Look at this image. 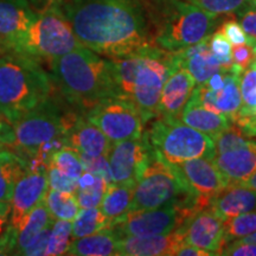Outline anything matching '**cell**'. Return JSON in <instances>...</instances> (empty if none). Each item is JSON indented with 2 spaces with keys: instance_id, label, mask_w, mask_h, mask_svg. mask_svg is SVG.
Masks as SVG:
<instances>
[{
  "instance_id": "1",
  "label": "cell",
  "mask_w": 256,
  "mask_h": 256,
  "mask_svg": "<svg viewBox=\"0 0 256 256\" xmlns=\"http://www.w3.org/2000/svg\"><path fill=\"white\" fill-rule=\"evenodd\" d=\"M60 10L83 46L118 58L154 46L142 0H64Z\"/></svg>"
},
{
  "instance_id": "2",
  "label": "cell",
  "mask_w": 256,
  "mask_h": 256,
  "mask_svg": "<svg viewBox=\"0 0 256 256\" xmlns=\"http://www.w3.org/2000/svg\"><path fill=\"white\" fill-rule=\"evenodd\" d=\"M51 80L63 98L82 114L98 102L121 98L112 58L80 46L50 62Z\"/></svg>"
},
{
  "instance_id": "3",
  "label": "cell",
  "mask_w": 256,
  "mask_h": 256,
  "mask_svg": "<svg viewBox=\"0 0 256 256\" xmlns=\"http://www.w3.org/2000/svg\"><path fill=\"white\" fill-rule=\"evenodd\" d=\"M112 60L121 98L134 102L145 124L156 119L162 86L178 68L174 52L150 46L132 55Z\"/></svg>"
},
{
  "instance_id": "4",
  "label": "cell",
  "mask_w": 256,
  "mask_h": 256,
  "mask_svg": "<svg viewBox=\"0 0 256 256\" xmlns=\"http://www.w3.org/2000/svg\"><path fill=\"white\" fill-rule=\"evenodd\" d=\"M144 4L153 43L168 51L185 49L210 37L218 22L217 14L185 0H146Z\"/></svg>"
},
{
  "instance_id": "5",
  "label": "cell",
  "mask_w": 256,
  "mask_h": 256,
  "mask_svg": "<svg viewBox=\"0 0 256 256\" xmlns=\"http://www.w3.org/2000/svg\"><path fill=\"white\" fill-rule=\"evenodd\" d=\"M52 80L40 60L8 52L0 57V114L14 122L51 98Z\"/></svg>"
},
{
  "instance_id": "6",
  "label": "cell",
  "mask_w": 256,
  "mask_h": 256,
  "mask_svg": "<svg viewBox=\"0 0 256 256\" xmlns=\"http://www.w3.org/2000/svg\"><path fill=\"white\" fill-rule=\"evenodd\" d=\"M174 206L194 215L202 210L198 198L177 164L153 153L134 188L130 211L151 210Z\"/></svg>"
},
{
  "instance_id": "7",
  "label": "cell",
  "mask_w": 256,
  "mask_h": 256,
  "mask_svg": "<svg viewBox=\"0 0 256 256\" xmlns=\"http://www.w3.org/2000/svg\"><path fill=\"white\" fill-rule=\"evenodd\" d=\"M80 46L82 44L74 34L72 25L58 6H55L38 12L28 30L12 40L5 50L51 62Z\"/></svg>"
},
{
  "instance_id": "8",
  "label": "cell",
  "mask_w": 256,
  "mask_h": 256,
  "mask_svg": "<svg viewBox=\"0 0 256 256\" xmlns=\"http://www.w3.org/2000/svg\"><path fill=\"white\" fill-rule=\"evenodd\" d=\"M78 115L64 113L56 101L48 98L11 122V146L20 151L22 156H34L44 144L66 136Z\"/></svg>"
},
{
  "instance_id": "9",
  "label": "cell",
  "mask_w": 256,
  "mask_h": 256,
  "mask_svg": "<svg viewBox=\"0 0 256 256\" xmlns=\"http://www.w3.org/2000/svg\"><path fill=\"white\" fill-rule=\"evenodd\" d=\"M156 119L146 136L152 148L166 162L179 164L194 158H215V142L209 136L178 119Z\"/></svg>"
},
{
  "instance_id": "10",
  "label": "cell",
  "mask_w": 256,
  "mask_h": 256,
  "mask_svg": "<svg viewBox=\"0 0 256 256\" xmlns=\"http://www.w3.org/2000/svg\"><path fill=\"white\" fill-rule=\"evenodd\" d=\"M83 116L100 128L112 142L136 139L144 134V124L139 110L126 98H110L98 102Z\"/></svg>"
},
{
  "instance_id": "11",
  "label": "cell",
  "mask_w": 256,
  "mask_h": 256,
  "mask_svg": "<svg viewBox=\"0 0 256 256\" xmlns=\"http://www.w3.org/2000/svg\"><path fill=\"white\" fill-rule=\"evenodd\" d=\"M191 216L188 211L174 206L151 210L128 211L122 218L114 224L112 229L118 234L119 238L162 235L174 232Z\"/></svg>"
},
{
  "instance_id": "12",
  "label": "cell",
  "mask_w": 256,
  "mask_h": 256,
  "mask_svg": "<svg viewBox=\"0 0 256 256\" xmlns=\"http://www.w3.org/2000/svg\"><path fill=\"white\" fill-rule=\"evenodd\" d=\"M152 153L153 148L147 139L146 132L136 139L114 142L107 156L112 183L133 182L136 184Z\"/></svg>"
},
{
  "instance_id": "13",
  "label": "cell",
  "mask_w": 256,
  "mask_h": 256,
  "mask_svg": "<svg viewBox=\"0 0 256 256\" xmlns=\"http://www.w3.org/2000/svg\"><path fill=\"white\" fill-rule=\"evenodd\" d=\"M244 69L232 63L226 70L224 84L220 88L211 89L206 83L196 84L190 100L200 104L206 110L226 115L234 124L241 110V92L240 80Z\"/></svg>"
},
{
  "instance_id": "14",
  "label": "cell",
  "mask_w": 256,
  "mask_h": 256,
  "mask_svg": "<svg viewBox=\"0 0 256 256\" xmlns=\"http://www.w3.org/2000/svg\"><path fill=\"white\" fill-rule=\"evenodd\" d=\"M177 166L196 194L200 209L209 208L212 198L229 185L214 159L194 158L179 162Z\"/></svg>"
},
{
  "instance_id": "15",
  "label": "cell",
  "mask_w": 256,
  "mask_h": 256,
  "mask_svg": "<svg viewBox=\"0 0 256 256\" xmlns=\"http://www.w3.org/2000/svg\"><path fill=\"white\" fill-rule=\"evenodd\" d=\"M49 184L46 170L28 168L16 182L11 200H10V223L8 226L16 229L22 220L43 202Z\"/></svg>"
},
{
  "instance_id": "16",
  "label": "cell",
  "mask_w": 256,
  "mask_h": 256,
  "mask_svg": "<svg viewBox=\"0 0 256 256\" xmlns=\"http://www.w3.org/2000/svg\"><path fill=\"white\" fill-rule=\"evenodd\" d=\"M188 244L220 255L224 247V220L211 208L202 209L183 223Z\"/></svg>"
},
{
  "instance_id": "17",
  "label": "cell",
  "mask_w": 256,
  "mask_h": 256,
  "mask_svg": "<svg viewBox=\"0 0 256 256\" xmlns=\"http://www.w3.org/2000/svg\"><path fill=\"white\" fill-rule=\"evenodd\" d=\"M194 87L196 81L186 70L177 68L172 72L162 86L156 118L179 120Z\"/></svg>"
},
{
  "instance_id": "18",
  "label": "cell",
  "mask_w": 256,
  "mask_h": 256,
  "mask_svg": "<svg viewBox=\"0 0 256 256\" xmlns=\"http://www.w3.org/2000/svg\"><path fill=\"white\" fill-rule=\"evenodd\" d=\"M185 243L183 224L168 234L150 236H124L119 241V255L122 256H162L174 255Z\"/></svg>"
},
{
  "instance_id": "19",
  "label": "cell",
  "mask_w": 256,
  "mask_h": 256,
  "mask_svg": "<svg viewBox=\"0 0 256 256\" xmlns=\"http://www.w3.org/2000/svg\"><path fill=\"white\" fill-rule=\"evenodd\" d=\"M66 146L72 147L78 154L83 156H108L113 142L104 136V132L86 119L78 115L74 124L66 132Z\"/></svg>"
},
{
  "instance_id": "20",
  "label": "cell",
  "mask_w": 256,
  "mask_h": 256,
  "mask_svg": "<svg viewBox=\"0 0 256 256\" xmlns=\"http://www.w3.org/2000/svg\"><path fill=\"white\" fill-rule=\"evenodd\" d=\"M172 52L178 68L186 70L194 78L196 84L206 83L214 74L222 69L218 60L211 52L209 37L194 46Z\"/></svg>"
},
{
  "instance_id": "21",
  "label": "cell",
  "mask_w": 256,
  "mask_h": 256,
  "mask_svg": "<svg viewBox=\"0 0 256 256\" xmlns=\"http://www.w3.org/2000/svg\"><path fill=\"white\" fill-rule=\"evenodd\" d=\"M28 0H0V46H6L24 34L37 17Z\"/></svg>"
},
{
  "instance_id": "22",
  "label": "cell",
  "mask_w": 256,
  "mask_h": 256,
  "mask_svg": "<svg viewBox=\"0 0 256 256\" xmlns=\"http://www.w3.org/2000/svg\"><path fill=\"white\" fill-rule=\"evenodd\" d=\"M214 160L229 184L242 183L256 172V142L250 139L238 148L216 154Z\"/></svg>"
},
{
  "instance_id": "23",
  "label": "cell",
  "mask_w": 256,
  "mask_h": 256,
  "mask_svg": "<svg viewBox=\"0 0 256 256\" xmlns=\"http://www.w3.org/2000/svg\"><path fill=\"white\" fill-rule=\"evenodd\" d=\"M223 220L256 210V191L240 183L226 185L211 200L210 206Z\"/></svg>"
},
{
  "instance_id": "24",
  "label": "cell",
  "mask_w": 256,
  "mask_h": 256,
  "mask_svg": "<svg viewBox=\"0 0 256 256\" xmlns=\"http://www.w3.org/2000/svg\"><path fill=\"white\" fill-rule=\"evenodd\" d=\"M52 217L50 216L46 206H44L43 202L37 204L31 211H28L26 216L22 220L19 226L14 230V241L12 254L23 255L25 249H26L30 243L37 238L40 234L43 232L46 226L54 223Z\"/></svg>"
},
{
  "instance_id": "25",
  "label": "cell",
  "mask_w": 256,
  "mask_h": 256,
  "mask_svg": "<svg viewBox=\"0 0 256 256\" xmlns=\"http://www.w3.org/2000/svg\"><path fill=\"white\" fill-rule=\"evenodd\" d=\"M179 120L206 134L212 140L232 124L226 115L206 110L192 100H188L179 116Z\"/></svg>"
},
{
  "instance_id": "26",
  "label": "cell",
  "mask_w": 256,
  "mask_h": 256,
  "mask_svg": "<svg viewBox=\"0 0 256 256\" xmlns=\"http://www.w3.org/2000/svg\"><path fill=\"white\" fill-rule=\"evenodd\" d=\"M119 241L120 238L113 229H106L84 238H74L66 254L76 256L119 255Z\"/></svg>"
},
{
  "instance_id": "27",
  "label": "cell",
  "mask_w": 256,
  "mask_h": 256,
  "mask_svg": "<svg viewBox=\"0 0 256 256\" xmlns=\"http://www.w3.org/2000/svg\"><path fill=\"white\" fill-rule=\"evenodd\" d=\"M134 188L136 183L133 182L110 183L108 185L104 200L101 202V210L110 218L112 228L130 211Z\"/></svg>"
},
{
  "instance_id": "28",
  "label": "cell",
  "mask_w": 256,
  "mask_h": 256,
  "mask_svg": "<svg viewBox=\"0 0 256 256\" xmlns=\"http://www.w3.org/2000/svg\"><path fill=\"white\" fill-rule=\"evenodd\" d=\"M28 170V162L18 153L0 151V202L11 200L16 182Z\"/></svg>"
},
{
  "instance_id": "29",
  "label": "cell",
  "mask_w": 256,
  "mask_h": 256,
  "mask_svg": "<svg viewBox=\"0 0 256 256\" xmlns=\"http://www.w3.org/2000/svg\"><path fill=\"white\" fill-rule=\"evenodd\" d=\"M110 228V220L101 208H86L78 211L72 222V238H80Z\"/></svg>"
},
{
  "instance_id": "30",
  "label": "cell",
  "mask_w": 256,
  "mask_h": 256,
  "mask_svg": "<svg viewBox=\"0 0 256 256\" xmlns=\"http://www.w3.org/2000/svg\"><path fill=\"white\" fill-rule=\"evenodd\" d=\"M43 203L49 211L50 216L55 220H60L72 222L74 218L78 216V211L81 210L75 194L56 191L52 188H48Z\"/></svg>"
},
{
  "instance_id": "31",
  "label": "cell",
  "mask_w": 256,
  "mask_h": 256,
  "mask_svg": "<svg viewBox=\"0 0 256 256\" xmlns=\"http://www.w3.org/2000/svg\"><path fill=\"white\" fill-rule=\"evenodd\" d=\"M240 92L242 102L238 119L256 115V66L252 64L242 74L240 80Z\"/></svg>"
},
{
  "instance_id": "32",
  "label": "cell",
  "mask_w": 256,
  "mask_h": 256,
  "mask_svg": "<svg viewBox=\"0 0 256 256\" xmlns=\"http://www.w3.org/2000/svg\"><path fill=\"white\" fill-rule=\"evenodd\" d=\"M256 232V210L224 220V246Z\"/></svg>"
},
{
  "instance_id": "33",
  "label": "cell",
  "mask_w": 256,
  "mask_h": 256,
  "mask_svg": "<svg viewBox=\"0 0 256 256\" xmlns=\"http://www.w3.org/2000/svg\"><path fill=\"white\" fill-rule=\"evenodd\" d=\"M72 222L54 220L44 255H66L72 243Z\"/></svg>"
},
{
  "instance_id": "34",
  "label": "cell",
  "mask_w": 256,
  "mask_h": 256,
  "mask_svg": "<svg viewBox=\"0 0 256 256\" xmlns=\"http://www.w3.org/2000/svg\"><path fill=\"white\" fill-rule=\"evenodd\" d=\"M49 165L55 166L74 180H78L80 176L84 171L78 152L68 146H64L54 153Z\"/></svg>"
},
{
  "instance_id": "35",
  "label": "cell",
  "mask_w": 256,
  "mask_h": 256,
  "mask_svg": "<svg viewBox=\"0 0 256 256\" xmlns=\"http://www.w3.org/2000/svg\"><path fill=\"white\" fill-rule=\"evenodd\" d=\"M108 185L110 183H107L104 178L96 176L95 182L92 185L86 188H78L75 196L80 208L86 209V208L100 206Z\"/></svg>"
},
{
  "instance_id": "36",
  "label": "cell",
  "mask_w": 256,
  "mask_h": 256,
  "mask_svg": "<svg viewBox=\"0 0 256 256\" xmlns=\"http://www.w3.org/2000/svg\"><path fill=\"white\" fill-rule=\"evenodd\" d=\"M249 140H250V138L248 139V136H244V133L242 132L241 128L238 124H232L214 139L216 154H220V153L230 151V150L238 148V147L248 142Z\"/></svg>"
},
{
  "instance_id": "37",
  "label": "cell",
  "mask_w": 256,
  "mask_h": 256,
  "mask_svg": "<svg viewBox=\"0 0 256 256\" xmlns=\"http://www.w3.org/2000/svg\"><path fill=\"white\" fill-rule=\"evenodd\" d=\"M198 8L206 10L210 14H235L240 10L248 5L252 0H185Z\"/></svg>"
},
{
  "instance_id": "38",
  "label": "cell",
  "mask_w": 256,
  "mask_h": 256,
  "mask_svg": "<svg viewBox=\"0 0 256 256\" xmlns=\"http://www.w3.org/2000/svg\"><path fill=\"white\" fill-rule=\"evenodd\" d=\"M209 46L211 52L218 60L220 66L224 69H229L232 64V44L224 36L220 28L211 34L209 37Z\"/></svg>"
},
{
  "instance_id": "39",
  "label": "cell",
  "mask_w": 256,
  "mask_h": 256,
  "mask_svg": "<svg viewBox=\"0 0 256 256\" xmlns=\"http://www.w3.org/2000/svg\"><path fill=\"white\" fill-rule=\"evenodd\" d=\"M46 177L49 188L56 191L68 192V194H75L78 190V180H74L66 174H64L62 171L55 168L52 165H48L46 168Z\"/></svg>"
},
{
  "instance_id": "40",
  "label": "cell",
  "mask_w": 256,
  "mask_h": 256,
  "mask_svg": "<svg viewBox=\"0 0 256 256\" xmlns=\"http://www.w3.org/2000/svg\"><path fill=\"white\" fill-rule=\"evenodd\" d=\"M235 14L238 16L240 25L249 38V44L252 46L256 42V0H252Z\"/></svg>"
},
{
  "instance_id": "41",
  "label": "cell",
  "mask_w": 256,
  "mask_h": 256,
  "mask_svg": "<svg viewBox=\"0 0 256 256\" xmlns=\"http://www.w3.org/2000/svg\"><path fill=\"white\" fill-rule=\"evenodd\" d=\"M83 164L84 171L90 172V174L102 177L107 183H112V176H110V162H108L107 156H83L80 154Z\"/></svg>"
},
{
  "instance_id": "42",
  "label": "cell",
  "mask_w": 256,
  "mask_h": 256,
  "mask_svg": "<svg viewBox=\"0 0 256 256\" xmlns=\"http://www.w3.org/2000/svg\"><path fill=\"white\" fill-rule=\"evenodd\" d=\"M224 36L228 38V40L232 46H241V44H249V38L244 34L241 25L235 19H229L224 22L220 28ZM250 46V44H249Z\"/></svg>"
},
{
  "instance_id": "43",
  "label": "cell",
  "mask_w": 256,
  "mask_h": 256,
  "mask_svg": "<svg viewBox=\"0 0 256 256\" xmlns=\"http://www.w3.org/2000/svg\"><path fill=\"white\" fill-rule=\"evenodd\" d=\"M220 255L226 256H256V244L252 243L236 241L229 242L220 252Z\"/></svg>"
},
{
  "instance_id": "44",
  "label": "cell",
  "mask_w": 256,
  "mask_h": 256,
  "mask_svg": "<svg viewBox=\"0 0 256 256\" xmlns=\"http://www.w3.org/2000/svg\"><path fill=\"white\" fill-rule=\"evenodd\" d=\"M255 56L252 52V48L249 44L234 46L232 48V63L238 64L243 69H247L250 66Z\"/></svg>"
},
{
  "instance_id": "45",
  "label": "cell",
  "mask_w": 256,
  "mask_h": 256,
  "mask_svg": "<svg viewBox=\"0 0 256 256\" xmlns=\"http://www.w3.org/2000/svg\"><path fill=\"white\" fill-rule=\"evenodd\" d=\"M51 226H52V224L49 226H46V228L44 229L43 232H42L40 235H38L37 238L30 243V246H28V247L24 250L23 255H25V256L44 255V252H46V244H48V240H49Z\"/></svg>"
},
{
  "instance_id": "46",
  "label": "cell",
  "mask_w": 256,
  "mask_h": 256,
  "mask_svg": "<svg viewBox=\"0 0 256 256\" xmlns=\"http://www.w3.org/2000/svg\"><path fill=\"white\" fill-rule=\"evenodd\" d=\"M234 124L241 128V130L250 139H256V115L238 118Z\"/></svg>"
},
{
  "instance_id": "47",
  "label": "cell",
  "mask_w": 256,
  "mask_h": 256,
  "mask_svg": "<svg viewBox=\"0 0 256 256\" xmlns=\"http://www.w3.org/2000/svg\"><path fill=\"white\" fill-rule=\"evenodd\" d=\"M174 255H183V256H210V255H212V256H215L212 252L204 250V249L197 248V247H194V246L188 244L186 242L183 243V244H182L180 247L176 250Z\"/></svg>"
},
{
  "instance_id": "48",
  "label": "cell",
  "mask_w": 256,
  "mask_h": 256,
  "mask_svg": "<svg viewBox=\"0 0 256 256\" xmlns=\"http://www.w3.org/2000/svg\"><path fill=\"white\" fill-rule=\"evenodd\" d=\"M28 4L36 12L46 11L50 8H55L60 6L64 0H28Z\"/></svg>"
},
{
  "instance_id": "49",
  "label": "cell",
  "mask_w": 256,
  "mask_h": 256,
  "mask_svg": "<svg viewBox=\"0 0 256 256\" xmlns=\"http://www.w3.org/2000/svg\"><path fill=\"white\" fill-rule=\"evenodd\" d=\"M0 142L6 146H10L12 142V127L2 119H0Z\"/></svg>"
},
{
  "instance_id": "50",
  "label": "cell",
  "mask_w": 256,
  "mask_h": 256,
  "mask_svg": "<svg viewBox=\"0 0 256 256\" xmlns=\"http://www.w3.org/2000/svg\"><path fill=\"white\" fill-rule=\"evenodd\" d=\"M10 206L8 202H0V232H2V228L8 222V217H10Z\"/></svg>"
},
{
  "instance_id": "51",
  "label": "cell",
  "mask_w": 256,
  "mask_h": 256,
  "mask_svg": "<svg viewBox=\"0 0 256 256\" xmlns=\"http://www.w3.org/2000/svg\"><path fill=\"white\" fill-rule=\"evenodd\" d=\"M240 184L246 185V186L250 188H252V190L256 191V172L252 176H250V177H249L247 180L242 182V183H240Z\"/></svg>"
},
{
  "instance_id": "52",
  "label": "cell",
  "mask_w": 256,
  "mask_h": 256,
  "mask_svg": "<svg viewBox=\"0 0 256 256\" xmlns=\"http://www.w3.org/2000/svg\"><path fill=\"white\" fill-rule=\"evenodd\" d=\"M238 241H242V242H247V243H252V244H256V232L250 234V235L246 236V238H240Z\"/></svg>"
},
{
  "instance_id": "53",
  "label": "cell",
  "mask_w": 256,
  "mask_h": 256,
  "mask_svg": "<svg viewBox=\"0 0 256 256\" xmlns=\"http://www.w3.org/2000/svg\"><path fill=\"white\" fill-rule=\"evenodd\" d=\"M252 52H254V56L256 57V42H255V43L254 44H252Z\"/></svg>"
},
{
  "instance_id": "54",
  "label": "cell",
  "mask_w": 256,
  "mask_h": 256,
  "mask_svg": "<svg viewBox=\"0 0 256 256\" xmlns=\"http://www.w3.org/2000/svg\"><path fill=\"white\" fill-rule=\"evenodd\" d=\"M5 146H6V145H4V144L0 142V151H2V150L5 148Z\"/></svg>"
},
{
  "instance_id": "55",
  "label": "cell",
  "mask_w": 256,
  "mask_h": 256,
  "mask_svg": "<svg viewBox=\"0 0 256 256\" xmlns=\"http://www.w3.org/2000/svg\"><path fill=\"white\" fill-rule=\"evenodd\" d=\"M252 66H256V57L254 58V60H252Z\"/></svg>"
},
{
  "instance_id": "56",
  "label": "cell",
  "mask_w": 256,
  "mask_h": 256,
  "mask_svg": "<svg viewBox=\"0 0 256 256\" xmlns=\"http://www.w3.org/2000/svg\"><path fill=\"white\" fill-rule=\"evenodd\" d=\"M0 119H2V114H0Z\"/></svg>"
},
{
  "instance_id": "57",
  "label": "cell",
  "mask_w": 256,
  "mask_h": 256,
  "mask_svg": "<svg viewBox=\"0 0 256 256\" xmlns=\"http://www.w3.org/2000/svg\"><path fill=\"white\" fill-rule=\"evenodd\" d=\"M144 2H146V0H144Z\"/></svg>"
}]
</instances>
